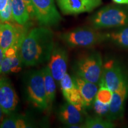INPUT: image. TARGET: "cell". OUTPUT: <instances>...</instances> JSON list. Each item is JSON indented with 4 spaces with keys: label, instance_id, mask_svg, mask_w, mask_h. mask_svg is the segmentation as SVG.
Returning <instances> with one entry per match:
<instances>
[{
    "label": "cell",
    "instance_id": "obj_16",
    "mask_svg": "<svg viewBox=\"0 0 128 128\" xmlns=\"http://www.w3.org/2000/svg\"><path fill=\"white\" fill-rule=\"evenodd\" d=\"M31 119L22 115H12L3 119L0 124L1 128H30L35 127Z\"/></svg>",
    "mask_w": 128,
    "mask_h": 128
},
{
    "label": "cell",
    "instance_id": "obj_22",
    "mask_svg": "<svg viewBox=\"0 0 128 128\" xmlns=\"http://www.w3.org/2000/svg\"><path fill=\"white\" fill-rule=\"evenodd\" d=\"M92 107L94 112L97 116L107 119L109 112L110 104L103 103L96 99L92 104Z\"/></svg>",
    "mask_w": 128,
    "mask_h": 128
},
{
    "label": "cell",
    "instance_id": "obj_20",
    "mask_svg": "<svg viewBox=\"0 0 128 128\" xmlns=\"http://www.w3.org/2000/svg\"><path fill=\"white\" fill-rule=\"evenodd\" d=\"M84 128H113L115 124L113 122L99 116H88L85 119L84 124Z\"/></svg>",
    "mask_w": 128,
    "mask_h": 128
},
{
    "label": "cell",
    "instance_id": "obj_15",
    "mask_svg": "<svg viewBox=\"0 0 128 128\" xmlns=\"http://www.w3.org/2000/svg\"><path fill=\"white\" fill-rule=\"evenodd\" d=\"M22 32L10 23L1 24L0 28V47L6 51L14 44H18L24 36Z\"/></svg>",
    "mask_w": 128,
    "mask_h": 128
},
{
    "label": "cell",
    "instance_id": "obj_5",
    "mask_svg": "<svg viewBox=\"0 0 128 128\" xmlns=\"http://www.w3.org/2000/svg\"><path fill=\"white\" fill-rule=\"evenodd\" d=\"M26 93L35 108L44 110L48 108L42 70L32 71L25 78Z\"/></svg>",
    "mask_w": 128,
    "mask_h": 128
},
{
    "label": "cell",
    "instance_id": "obj_10",
    "mask_svg": "<svg viewBox=\"0 0 128 128\" xmlns=\"http://www.w3.org/2000/svg\"><path fill=\"white\" fill-rule=\"evenodd\" d=\"M18 103V98L10 80L0 77V106L7 115L12 114Z\"/></svg>",
    "mask_w": 128,
    "mask_h": 128
},
{
    "label": "cell",
    "instance_id": "obj_26",
    "mask_svg": "<svg viewBox=\"0 0 128 128\" xmlns=\"http://www.w3.org/2000/svg\"><path fill=\"white\" fill-rule=\"evenodd\" d=\"M24 3L26 5L27 8L29 12L30 17H33L34 16V9L33 7V3H32V0H23Z\"/></svg>",
    "mask_w": 128,
    "mask_h": 128
},
{
    "label": "cell",
    "instance_id": "obj_7",
    "mask_svg": "<svg viewBox=\"0 0 128 128\" xmlns=\"http://www.w3.org/2000/svg\"><path fill=\"white\" fill-rule=\"evenodd\" d=\"M128 80L122 67L113 60L103 64L102 78L99 86H105L112 92L118 90Z\"/></svg>",
    "mask_w": 128,
    "mask_h": 128
},
{
    "label": "cell",
    "instance_id": "obj_21",
    "mask_svg": "<svg viewBox=\"0 0 128 128\" xmlns=\"http://www.w3.org/2000/svg\"><path fill=\"white\" fill-rule=\"evenodd\" d=\"M113 92L105 86H100L96 99L104 104H110L112 99Z\"/></svg>",
    "mask_w": 128,
    "mask_h": 128
},
{
    "label": "cell",
    "instance_id": "obj_6",
    "mask_svg": "<svg viewBox=\"0 0 128 128\" xmlns=\"http://www.w3.org/2000/svg\"><path fill=\"white\" fill-rule=\"evenodd\" d=\"M34 16L41 26L50 27L60 23L62 17L54 0H32Z\"/></svg>",
    "mask_w": 128,
    "mask_h": 128
},
{
    "label": "cell",
    "instance_id": "obj_14",
    "mask_svg": "<svg viewBox=\"0 0 128 128\" xmlns=\"http://www.w3.org/2000/svg\"><path fill=\"white\" fill-rule=\"evenodd\" d=\"M81 93L86 108H92L97 92L100 88L98 84L90 82L80 76L74 75L72 76Z\"/></svg>",
    "mask_w": 128,
    "mask_h": 128
},
{
    "label": "cell",
    "instance_id": "obj_13",
    "mask_svg": "<svg viewBox=\"0 0 128 128\" xmlns=\"http://www.w3.org/2000/svg\"><path fill=\"white\" fill-rule=\"evenodd\" d=\"M84 113L74 105L66 102L60 106L57 114L60 122L70 128L73 125L82 124L84 122Z\"/></svg>",
    "mask_w": 128,
    "mask_h": 128
},
{
    "label": "cell",
    "instance_id": "obj_17",
    "mask_svg": "<svg viewBox=\"0 0 128 128\" xmlns=\"http://www.w3.org/2000/svg\"><path fill=\"white\" fill-rule=\"evenodd\" d=\"M44 75V87L46 90V98L48 108L52 107L56 96V87L55 80L53 77L50 70L48 66L42 69Z\"/></svg>",
    "mask_w": 128,
    "mask_h": 128
},
{
    "label": "cell",
    "instance_id": "obj_12",
    "mask_svg": "<svg viewBox=\"0 0 128 128\" xmlns=\"http://www.w3.org/2000/svg\"><path fill=\"white\" fill-rule=\"evenodd\" d=\"M60 85L64 98L66 102L85 112L86 108L84 101L72 77L66 73L60 81Z\"/></svg>",
    "mask_w": 128,
    "mask_h": 128
},
{
    "label": "cell",
    "instance_id": "obj_3",
    "mask_svg": "<svg viewBox=\"0 0 128 128\" xmlns=\"http://www.w3.org/2000/svg\"><path fill=\"white\" fill-rule=\"evenodd\" d=\"M60 38L65 44L72 48L91 47L108 40V33L89 27L76 28L60 34Z\"/></svg>",
    "mask_w": 128,
    "mask_h": 128
},
{
    "label": "cell",
    "instance_id": "obj_8",
    "mask_svg": "<svg viewBox=\"0 0 128 128\" xmlns=\"http://www.w3.org/2000/svg\"><path fill=\"white\" fill-rule=\"evenodd\" d=\"M67 62L68 54L66 50L58 44H55L48 66L53 77L58 84L67 73Z\"/></svg>",
    "mask_w": 128,
    "mask_h": 128
},
{
    "label": "cell",
    "instance_id": "obj_30",
    "mask_svg": "<svg viewBox=\"0 0 128 128\" xmlns=\"http://www.w3.org/2000/svg\"><path fill=\"white\" fill-rule=\"evenodd\" d=\"M4 112L1 108V106H0V124L2 122V121L3 120V118H4Z\"/></svg>",
    "mask_w": 128,
    "mask_h": 128
},
{
    "label": "cell",
    "instance_id": "obj_28",
    "mask_svg": "<svg viewBox=\"0 0 128 128\" xmlns=\"http://www.w3.org/2000/svg\"><path fill=\"white\" fill-rule=\"evenodd\" d=\"M112 1L118 4L128 5V0H112Z\"/></svg>",
    "mask_w": 128,
    "mask_h": 128
},
{
    "label": "cell",
    "instance_id": "obj_24",
    "mask_svg": "<svg viewBox=\"0 0 128 128\" xmlns=\"http://www.w3.org/2000/svg\"><path fill=\"white\" fill-rule=\"evenodd\" d=\"M11 58L12 60V69H11V73H17L22 70L23 65H24L21 58L19 52L12 56Z\"/></svg>",
    "mask_w": 128,
    "mask_h": 128
},
{
    "label": "cell",
    "instance_id": "obj_11",
    "mask_svg": "<svg viewBox=\"0 0 128 128\" xmlns=\"http://www.w3.org/2000/svg\"><path fill=\"white\" fill-rule=\"evenodd\" d=\"M128 96V80L118 90L113 92L107 119L110 121L119 120L124 117L126 100Z\"/></svg>",
    "mask_w": 128,
    "mask_h": 128
},
{
    "label": "cell",
    "instance_id": "obj_27",
    "mask_svg": "<svg viewBox=\"0 0 128 128\" xmlns=\"http://www.w3.org/2000/svg\"><path fill=\"white\" fill-rule=\"evenodd\" d=\"M8 2V0H0V12L4 9Z\"/></svg>",
    "mask_w": 128,
    "mask_h": 128
},
{
    "label": "cell",
    "instance_id": "obj_23",
    "mask_svg": "<svg viewBox=\"0 0 128 128\" xmlns=\"http://www.w3.org/2000/svg\"><path fill=\"white\" fill-rule=\"evenodd\" d=\"M12 0H8V2L6 7L0 12V20L3 23H5V22L12 20Z\"/></svg>",
    "mask_w": 128,
    "mask_h": 128
},
{
    "label": "cell",
    "instance_id": "obj_1",
    "mask_svg": "<svg viewBox=\"0 0 128 128\" xmlns=\"http://www.w3.org/2000/svg\"><path fill=\"white\" fill-rule=\"evenodd\" d=\"M55 43L54 33L44 26L32 29L24 35L19 46V54L24 65L36 66L49 61Z\"/></svg>",
    "mask_w": 128,
    "mask_h": 128
},
{
    "label": "cell",
    "instance_id": "obj_18",
    "mask_svg": "<svg viewBox=\"0 0 128 128\" xmlns=\"http://www.w3.org/2000/svg\"><path fill=\"white\" fill-rule=\"evenodd\" d=\"M12 18L20 25H24L30 19V14L23 0H12Z\"/></svg>",
    "mask_w": 128,
    "mask_h": 128
},
{
    "label": "cell",
    "instance_id": "obj_9",
    "mask_svg": "<svg viewBox=\"0 0 128 128\" xmlns=\"http://www.w3.org/2000/svg\"><path fill=\"white\" fill-rule=\"evenodd\" d=\"M64 15H76L91 12L102 4L103 0H56Z\"/></svg>",
    "mask_w": 128,
    "mask_h": 128
},
{
    "label": "cell",
    "instance_id": "obj_25",
    "mask_svg": "<svg viewBox=\"0 0 128 128\" xmlns=\"http://www.w3.org/2000/svg\"><path fill=\"white\" fill-rule=\"evenodd\" d=\"M12 60L10 57H5L0 66V74L11 73Z\"/></svg>",
    "mask_w": 128,
    "mask_h": 128
},
{
    "label": "cell",
    "instance_id": "obj_31",
    "mask_svg": "<svg viewBox=\"0 0 128 128\" xmlns=\"http://www.w3.org/2000/svg\"><path fill=\"white\" fill-rule=\"evenodd\" d=\"M0 28H1V24H0Z\"/></svg>",
    "mask_w": 128,
    "mask_h": 128
},
{
    "label": "cell",
    "instance_id": "obj_2",
    "mask_svg": "<svg viewBox=\"0 0 128 128\" xmlns=\"http://www.w3.org/2000/svg\"><path fill=\"white\" fill-rule=\"evenodd\" d=\"M90 23L96 29L120 28L128 24V8L108 5L92 16Z\"/></svg>",
    "mask_w": 128,
    "mask_h": 128
},
{
    "label": "cell",
    "instance_id": "obj_19",
    "mask_svg": "<svg viewBox=\"0 0 128 128\" xmlns=\"http://www.w3.org/2000/svg\"><path fill=\"white\" fill-rule=\"evenodd\" d=\"M108 40L123 48H128V24L108 33Z\"/></svg>",
    "mask_w": 128,
    "mask_h": 128
},
{
    "label": "cell",
    "instance_id": "obj_4",
    "mask_svg": "<svg viewBox=\"0 0 128 128\" xmlns=\"http://www.w3.org/2000/svg\"><path fill=\"white\" fill-rule=\"evenodd\" d=\"M103 60L98 52L82 56L73 65L74 74L95 84H100L103 71Z\"/></svg>",
    "mask_w": 128,
    "mask_h": 128
},
{
    "label": "cell",
    "instance_id": "obj_29",
    "mask_svg": "<svg viewBox=\"0 0 128 128\" xmlns=\"http://www.w3.org/2000/svg\"><path fill=\"white\" fill-rule=\"evenodd\" d=\"M5 55H4V50H2V48L0 47V66H1V64H2V62L3 60L4 59Z\"/></svg>",
    "mask_w": 128,
    "mask_h": 128
}]
</instances>
